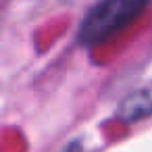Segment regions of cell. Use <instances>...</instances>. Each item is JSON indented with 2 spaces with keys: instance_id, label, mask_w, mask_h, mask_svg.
<instances>
[{
  "instance_id": "1",
  "label": "cell",
  "mask_w": 152,
  "mask_h": 152,
  "mask_svg": "<svg viewBox=\"0 0 152 152\" xmlns=\"http://www.w3.org/2000/svg\"><path fill=\"white\" fill-rule=\"evenodd\" d=\"M146 7V2H135V0L98 2L83 15L75 38L81 46H96L100 42H106L110 36L127 27L133 19H137V15Z\"/></svg>"
},
{
  "instance_id": "3",
  "label": "cell",
  "mask_w": 152,
  "mask_h": 152,
  "mask_svg": "<svg viewBox=\"0 0 152 152\" xmlns=\"http://www.w3.org/2000/svg\"><path fill=\"white\" fill-rule=\"evenodd\" d=\"M61 152H81V146H79V142H77V140H73V142H71V144H67Z\"/></svg>"
},
{
  "instance_id": "2",
  "label": "cell",
  "mask_w": 152,
  "mask_h": 152,
  "mask_svg": "<svg viewBox=\"0 0 152 152\" xmlns=\"http://www.w3.org/2000/svg\"><path fill=\"white\" fill-rule=\"evenodd\" d=\"M150 115H152V88H142L127 94L117 108V117L123 123H135Z\"/></svg>"
}]
</instances>
